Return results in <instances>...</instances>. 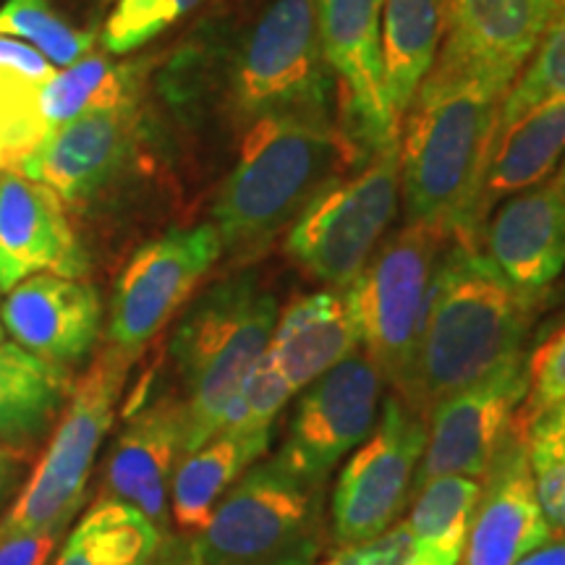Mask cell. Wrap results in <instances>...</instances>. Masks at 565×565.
Segmentation results:
<instances>
[{
    "instance_id": "obj_2",
    "label": "cell",
    "mask_w": 565,
    "mask_h": 565,
    "mask_svg": "<svg viewBox=\"0 0 565 565\" xmlns=\"http://www.w3.org/2000/svg\"><path fill=\"white\" fill-rule=\"evenodd\" d=\"M536 307L540 296L511 286L477 238L450 236L435 270L412 380L398 398L424 416L521 356Z\"/></svg>"
},
{
    "instance_id": "obj_33",
    "label": "cell",
    "mask_w": 565,
    "mask_h": 565,
    "mask_svg": "<svg viewBox=\"0 0 565 565\" xmlns=\"http://www.w3.org/2000/svg\"><path fill=\"white\" fill-rule=\"evenodd\" d=\"M200 3L202 0H118L110 19L105 21V51L113 55L139 51Z\"/></svg>"
},
{
    "instance_id": "obj_43",
    "label": "cell",
    "mask_w": 565,
    "mask_h": 565,
    "mask_svg": "<svg viewBox=\"0 0 565 565\" xmlns=\"http://www.w3.org/2000/svg\"><path fill=\"white\" fill-rule=\"evenodd\" d=\"M3 335H6V328H3V322H0V343H3Z\"/></svg>"
},
{
    "instance_id": "obj_32",
    "label": "cell",
    "mask_w": 565,
    "mask_h": 565,
    "mask_svg": "<svg viewBox=\"0 0 565 565\" xmlns=\"http://www.w3.org/2000/svg\"><path fill=\"white\" fill-rule=\"evenodd\" d=\"M0 34L21 38L55 66H74L95 47V32L71 26L47 0H6L0 9Z\"/></svg>"
},
{
    "instance_id": "obj_13",
    "label": "cell",
    "mask_w": 565,
    "mask_h": 565,
    "mask_svg": "<svg viewBox=\"0 0 565 565\" xmlns=\"http://www.w3.org/2000/svg\"><path fill=\"white\" fill-rule=\"evenodd\" d=\"M526 387V353H521L437 404L429 412L427 445L416 466L412 498L440 477L484 479L524 404Z\"/></svg>"
},
{
    "instance_id": "obj_24",
    "label": "cell",
    "mask_w": 565,
    "mask_h": 565,
    "mask_svg": "<svg viewBox=\"0 0 565 565\" xmlns=\"http://www.w3.org/2000/svg\"><path fill=\"white\" fill-rule=\"evenodd\" d=\"M565 154V97L540 105L515 121L494 145L482 196H479V228L505 196L540 183L555 171Z\"/></svg>"
},
{
    "instance_id": "obj_40",
    "label": "cell",
    "mask_w": 565,
    "mask_h": 565,
    "mask_svg": "<svg viewBox=\"0 0 565 565\" xmlns=\"http://www.w3.org/2000/svg\"><path fill=\"white\" fill-rule=\"evenodd\" d=\"M150 565H204L196 553L192 536H162L160 547L154 550Z\"/></svg>"
},
{
    "instance_id": "obj_4",
    "label": "cell",
    "mask_w": 565,
    "mask_h": 565,
    "mask_svg": "<svg viewBox=\"0 0 565 565\" xmlns=\"http://www.w3.org/2000/svg\"><path fill=\"white\" fill-rule=\"evenodd\" d=\"M278 322V299L254 273L231 275L183 315L171 356L183 385V456L221 433L223 414L263 359Z\"/></svg>"
},
{
    "instance_id": "obj_16",
    "label": "cell",
    "mask_w": 565,
    "mask_h": 565,
    "mask_svg": "<svg viewBox=\"0 0 565 565\" xmlns=\"http://www.w3.org/2000/svg\"><path fill=\"white\" fill-rule=\"evenodd\" d=\"M137 100L82 113L55 126L21 173L45 183L63 202H89L129 162L137 145Z\"/></svg>"
},
{
    "instance_id": "obj_41",
    "label": "cell",
    "mask_w": 565,
    "mask_h": 565,
    "mask_svg": "<svg viewBox=\"0 0 565 565\" xmlns=\"http://www.w3.org/2000/svg\"><path fill=\"white\" fill-rule=\"evenodd\" d=\"M529 437H532V440L553 445V448L565 454V401L563 404H557L555 408H550L547 414H542L540 419L529 427Z\"/></svg>"
},
{
    "instance_id": "obj_38",
    "label": "cell",
    "mask_w": 565,
    "mask_h": 565,
    "mask_svg": "<svg viewBox=\"0 0 565 565\" xmlns=\"http://www.w3.org/2000/svg\"><path fill=\"white\" fill-rule=\"evenodd\" d=\"M61 536V532H40L0 540V565H42L51 557Z\"/></svg>"
},
{
    "instance_id": "obj_6",
    "label": "cell",
    "mask_w": 565,
    "mask_h": 565,
    "mask_svg": "<svg viewBox=\"0 0 565 565\" xmlns=\"http://www.w3.org/2000/svg\"><path fill=\"white\" fill-rule=\"evenodd\" d=\"M333 87L315 0H273L238 40L225 92L233 121L246 129L270 116L333 121Z\"/></svg>"
},
{
    "instance_id": "obj_5",
    "label": "cell",
    "mask_w": 565,
    "mask_h": 565,
    "mask_svg": "<svg viewBox=\"0 0 565 565\" xmlns=\"http://www.w3.org/2000/svg\"><path fill=\"white\" fill-rule=\"evenodd\" d=\"M131 362V356L105 345L92 359L87 372L74 380L38 466L0 519V540L40 532L66 534L68 524L84 505L92 466L116 419V406L124 395Z\"/></svg>"
},
{
    "instance_id": "obj_27",
    "label": "cell",
    "mask_w": 565,
    "mask_h": 565,
    "mask_svg": "<svg viewBox=\"0 0 565 565\" xmlns=\"http://www.w3.org/2000/svg\"><path fill=\"white\" fill-rule=\"evenodd\" d=\"M263 456L236 435H215L202 448L186 454L171 479V515L183 534H196L221 505L249 463Z\"/></svg>"
},
{
    "instance_id": "obj_37",
    "label": "cell",
    "mask_w": 565,
    "mask_h": 565,
    "mask_svg": "<svg viewBox=\"0 0 565 565\" xmlns=\"http://www.w3.org/2000/svg\"><path fill=\"white\" fill-rule=\"evenodd\" d=\"M414 557L412 532L406 524L391 526L387 532L374 536L362 545L338 547L328 561L320 565H408Z\"/></svg>"
},
{
    "instance_id": "obj_34",
    "label": "cell",
    "mask_w": 565,
    "mask_h": 565,
    "mask_svg": "<svg viewBox=\"0 0 565 565\" xmlns=\"http://www.w3.org/2000/svg\"><path fill=\"white\" fill-rule=\"evenodd\" d=\"M291 385L286 383L278 364L273 362V356L265 349L263 359L254 364V370L249 372V377H246V383L242 387L244 424L242 429L233 435L254 445V448L265 456V450L270 448L273 440V424L280 416L282 408H286L288 401H291Z\"/></svg>"
},
{
    "instance_id": "obj_12",
    "label": "cell",
    "mask_w": 565,
    "mask_h": 565,
    "mask_svg": "<svg viewBox=\"0 0 565 565\" xmlns=\"http://www.w3.org/2000/svg\"><path fill=\"white\" fill-rule=\"evenodd\" d=\"M383 385L377 364L366 353H351L303 387L275 461L307 484L324 487L338 461L359 448L377 424Z\"/></svg>"
},
{
    "instance_id": "obj_30",
    "label": "cell",
    "mask_w": 565,
    "mask_h": 565,
    "mask_svg": "<svg viewBox=\"0 0 565 565\" xmlns=\"http://www.w3.org/2000/svg\"><path fill=\"white\" fill-rule=\"evenodd\" d=\"M137 89L139 66L113 63L103 53H87L74 66L55 71L53 79L42 87V113L53 131L87 110L137 100Z\"/></svg>"
},
{
    "instance_id": "obj_39",
    "label": "cell",
    "mask_w": 565,
    "mask_h": 565,
    "mask_svg": "<svg viewBox=\"0 0 565 565\" xmlns=\"http://www.w3.org/2000/svg\"><path fill=\"white\" fill-rule=\"evenodd\" d=\"M30 461L32 454L0 443V519L13 505L24 479L30 477Z\"/></svg>"
},
{
    "instance_id": "obj_25",
    "label": "cell",
    "mask_w": 565,
    "mask_h": 565,
    "mask_svg": "<svg viewBox=\"0 0 565 565\" xmlns=\"http://www.w3.org/2000/svg\"><path fill=\"white\" fill-rule=\"evenodd\" d=\"M443 34V0H385L383 3L380 58H383L387 105L398 124L440 53Z\"/></svg>"
},
{
    "instance_id": "obj_1",
    "label": "cell",
    "mask_w": 565,
    "mask_h": 565,
    "mask_svg": "<svg viewBox=\"0 0 565 565\" xmlns=\"http://www.w3.org/2000/svg\"><path fill=\"white\" fill-rule=\"evenodd\" d=\"M505 95V87L454 47H440L401 118V196L408 223L479 242V196Z\"/></svg>"
},
{
    "instance_id": "obj_14",
    "label": "cell",
    "mask_w": 565,
    "mask_h": 565,
    "mask_svg": "<svg viewBox=\"0 0 565 565\" xmlns=\"http://www.w3.org/2000/svg\"><path fill=\"white\" fill-rule=\"evenodd\" d=\"M385 0H315L317 30L343 110V131L364 158L398 139L401 124L385 97L380 26Z\"/></svg>"
},
{
    "instance_id": "obj_11",
    "label": "cell",
    "mask_w": 565,
    "mask_h": 565,
    "mask_svg": "<svg viewBox=\"0 0 565 565\" xmlns=\"http://www.w3.org/2000/svg\"><path fill=\"white\" fill-rule=\"evenodd\" d=\"M221 254V233L212 223L173 228L141 244L113 288L105 345L137 359L189 301Z\"/></svg>"
},
{
    "instance_id": "obj_23",
    "label": "cell",
    "mask_w": 565,
    "mask_h": 565,
    "mask_svg": "<svg viewBox=\"0 0 565 565\" xmlns=\"http://www.w3.org/2000/svg\"><path fill=\"white\" fill-rule=\"evenodd\" d=\"M74 374L58 372L17 343H0V443L34 456L66 406Z\"/></svg>"
},
{
    "instance_id": "obj_31",
    "label": "cell",
    "mask_w": 565,
    "mask_h": 565,
    "mask_svg": "<svg viewBox=\"0 0 565 565\" xmlns=\"http://www.w3.org/2000/svg\"><path fill=\"white\" fill-rule=\"evenodd\" d=\"M565 97V0L557 6L547 32L542 34L540 45L532 58L508 89L503 110H500L498 139L511 129L515 121L532 113L540 105L563 100ZM498 145V141H494Z\"/></svg>"
},
{
    "instance_id": "obj_22",
    "label": "cell",
    "mask_w": 565,
    "mask_h": 565,
    "mask_svg": "<svg viewBox=\"0 0 565 565\" xmlns=\"http://www.w3.org/2000/svg\"><path fill=\"white\" fill-rule=\"evenodd\" d=\"M359 345L362 341L343 296L317 291L299 296L282 309L267 343V353L296 393L356 353Z\"/></svg>"
},
{
    "instance_id": "obj_29",
    "label": "cell",
    "mask_w": 565,
    "mask_h": 565,
    "mask_svg": "<svg viewBox=\"0 0 565 565\" xmlns=\"http://www.w3.org/2000/svg\"><path fill=\"white\" fill-rule=\"evenodd\" d=\"M162 536L137 508L97 498L68 534L55 565H150Z\"/></svg>"
},
{
    "instance_id": "obj_28",
    "label": "cell",
    "mask_w": 565,
    "mask_h": 565,
    "mask_svg": "<svg viewBox=\"0 0 565 565\" xmlns=\"http://www.w3.org/2000/svg\"><path fill=\"white\" fill-rule=\"evenodd\" d=\"M479 494L482 482L469 477H440L416 490L406 521L414 542L408 565H461Z\"/></svg>"
},
{
    "instance_id": "obj_36",
    "label": "cell",
    "mask_w": 565,
    "mask_h": 565,
    "mask_svg": "<svg viewBox=\"0 0 565 565\" xmlns=\"http://www.w3.org/2000/svg\"><path fill=\"white\" fill-rule=\"evenodd\" d=\"M534 490L553 536H565V454L553 445L529 437Z\"/></svg>"
},
{
    "instance_id": "obj_10",
    "label": "cell",
    "mask_w": 565,
    "mask_h": 565,
    "mask_svg": "<svg viewBox=\"0 0 565 565\" xmlns=\"http://www.w3.org/2000/svg\"><path fill=\"white\" fill-rule=\"evenodd\" d=\"M427 422L406 401L387 398L366 440L345 461L333 490L330 524L338 547L362 545L387 532L412 498Z\"/></svg>"
},
{
    "instance_id": "obj_19",
    "label": "cell",
    "mask_w": 565,
    "mask_h": 565,
    "mask_svg": "<svg viewBox=\"0 0 565 565\" xmlns=\"http://www.w3.org/2000/svg\"><path fill=\"white\" fill-rule=\"evenodd\" d=\"M0 322L40 362L74 374L100 338V294L84 280L32 275L6 296Z\"/></svg>"
},
{
    "instance_id": "obj_20",
    "label": "cell",
    "mask_w": 565,
    "mask_h": 565,
    "mask_svg": "<svg viewBox=\"0 0 565 565\" xmlns=\"http://www.w3.org/2000/svg\"><path fill=\"white\" fill-rule=\"evenodd\" d=\"M183 435L186 414L181 398L160 395L141 406L113 443L100 498L137 508L168 536L171 479L183 458Z\"/></svg>"
},
{
    "instance_id": "obj_26",
    "label": "cell",
    "mask_w": 565,
    "mask_h": 565,
    "mask_svg": "<svg viewBox=\"0 0 565 565\" xmlns=\"http://www.w3.org/2000/svg\"><path fill=\"white\" fill-rule=\"evenodd\" d=\"M53 74L45 55L0 34V173H21L51 134L42 113V87Z\"/></svg>"
},
{
    "instance_id": "obj_42",
    "label": "cell",
    "mask_w": 565,
    "mask_h": 565,
    "mask_svg": "<svg viewBox=\"0 0 565 565\" xmlns=\"http://www.w3.org/2000/svg\"><path fill=\"white\" fill-rule=\"evenodd\" d=\"M515 565H565V536L561 540H550L547 545H542L534 553H529L526 557H521Z\"/></svg>"
},
{
    "instance_id": "obj_3",
    "label": "cell",
    "mask_w": 565,
    "mask_h": 565,
    "mask_svg": "<svg viewBox=\"0 0 565 565\" xmlns=\"http://www.w3.org/2000/svg\"><path fill=\"white\" fill-rule=\"evenodd\" d=\"M362 160L356 141L333 121L270 116L246 126L236 168L212 207L223 252L236 263L257 259L324 183Z\"/></svg>"
},
{
    "instance_id": "obj_15",
    "label": "cell",
    "mask_w": 565,
    "mask_h": 565,
    "mask_svg": "<svg viewBox=\"0 0 565 565\" xmlns=\"http://www.w3.org/2000/svg\"><path fill=\"white\" fill-rule=\"evenodd\" d=\"M461 565H515L553 540L534 490L529 429L515 422L484 475Z\"/></svg>"
},
{
    "instance_id": "obj_7",
    "label": "cell",
    "mask_w": 565,
    "mask_h": 565,
    "mask_svg": "<svg viewBox=\"0 0 565 565\" xmlns=\"http://www.w3.org/2000/svg\"><path fill=\"white\" fill-rule=\"evenodd\" d=\"M204 565H315L322 553V487L278 461L252 466L192 536Z\"/></svg>"
},
{
    "instance_id": "obj_9",
    "label": "cell",
    "mask_w": 565,
    "mask_h": 565,
    "mask_svg": "<svg viewBox=\"0 0 565 565\" xmlns=\"http://www.w3.org/2000/svg\"><path fill=\"white\" fill-rule=\"evenodd\" d=\"M401 204V147L387 141L317 192L286 233L296 267L328 286L345 288L383 244Z\"/></svg>"
},
{
    "instance_id": "obj_8",
    "label": "cell",
    "mask_w": 565,
    "mask_h": 565,
    "mask_svg": "<svg viewBox=\"0 0 565 565\" xmlns=\"http://www.w3.org/2000/svg\"><path fill=\"white\" fill-rule=\"evenodd\" d=\"M448 236L429 225L408 223L385 238L343 288V301L364 353L404 395L427 320L437 263Z\"/></svg>"
},
{
    "instance_id": "obj_18",
    "label": "cell",
    "mask_w": 565,
    "mask_h": 565,
    "mask_svg": "<svg viewBox=\"0 0 565 565\" xmlns=\"http://www.w3.org/2000/svg\"><path fill=\"white\" fill-rule=\"evenodd\" d=\"M482 233L494 270L519 291L545 294L565 270V154L553 173L500 204Z\"/></svg>"
},
{
    "instance_id": "obj_35",
    "label": "cell",
    "mask_w": 565,
    "mask_h": 565,
    "mask_svg": "<svg viewBox=\"0 0 565 565\" xmlns=\"http://www.w3.org/2000/svg\"><path fill=\"white\" fill-rule=\"evenodd\" d=\"M526 377L529 387L519 422L529 429L542 414L565 401V324L526 359Z\"/></svg>"
},
{
    "instance_id": "obj_17",
    "label": "cell",
    "mask_w": 565,
    "mask_h": 565,
    "mask_svg": "<svg viewBox=\"0 0 565 565\" xmlns=\"http://www.w3.org/2000/svg\"><path fill=\"white\" fill-rule=\"evenodd\" d=\"M87 270L61 196L24 173H0V294L32 275L82 280Z\"/></svg>"
},
{
    "instance_id": "obj_21",
    "label": "cell",
    "mask_w": 565,
    "mask_h": 565,
    "mask_svg": "<svg viewBox=\"0 0 565 565\" xmlns=\"http://www.w3.org/2000/svg\"><path fill=\"white\" fill-rule=\"evenodd\" d=\"M563 0H443L445 42L500 87L532 58Z\"/></svg>"
}]
</instances>
